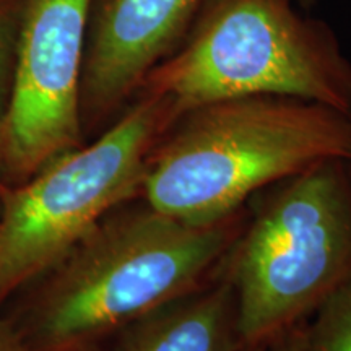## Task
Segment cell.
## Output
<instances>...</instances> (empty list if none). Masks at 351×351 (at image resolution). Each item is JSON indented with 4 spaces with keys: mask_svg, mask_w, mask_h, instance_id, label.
<instances>
[{
    "mask_svg": "<svg viewBox=\"0 0 351 351\" xmlns=\"http://www.w3.org/2000/svg\"><path fill=\"white\" fill-rule=\"evenodd\" d=\"M350 165V171H351V163H348Z\"/></svg>",
    "mask_w": 351,
    "mask_h": 351,
    "instance_id": "17",
    "label": "cell"
},
{
    "mask_svg": "<svg viewBox=\"0 0 351 351\" xmlns=\"http://www.w3.org/2000/svg\"><path fill=\"white\" fill-rule=\"evenodd\" d=\"M0 351H26L12 319L0 315Z\"/></svg>",
    "mask_w": 351,
    "mask_h": 351,
    "instance_id": "11",
    "label": "cell"
},
{
    "mask_svg": "<svg viewBox=\"0 0 351 351\" xmlns=\"http://www.w3.org/2000/svg\"><path fill=\"white\" fill-rule=\"evenodd\" d=\"M241 351H269V345H257V346H244Z\"/></svg>",
    "mask_w": 351,
    "mask_h": 351,
    "instance_id": "14",
    "label": "cell"
},
{
    "mask_svg": "<svg viewBox=\"0 0 351 351\" xmlns=\"http://www.w3.org/2000/svg\"><path fill=\"white\" fill-rule=\"evenodd\" d=\"M111 351H241L234 295L223 271L112 337Z\"/></svg>",
    "mask_w": 351,
    "mask_h": 351,
    "instance_id": "8",
    "label": "cell"
},
{
    "mask_svg": "<svg viewBox=\"0 0 351 351\" xmlns=\"http://www.w3.org/2000/svg\"><path fill=\"white\" fill-rule=\"evenodd\" d=\"M210 0H91L80 116L85 138L129 106L145 78L181 46Z\"/></svg>",
    "mask_w": 351,
    "mask_h": 351,
    "instance_id": "7",
    "label": "cell"
},
{
    "mask_svg": "<svg viewBox=\"0 0 351 351\" xmlns=\"http://www.w3.org/2000/svg\"><path fill=\"white\" fill-rule=\"evenodd\" d=\"M269 351H302V324L289 328L271 340Z\"/></svg>",
    "mask_w": 351,
    "mask_h": 351,
    "instance_id": "12",
    "label": "cell"
},
{
    "mask_svg": "<svg viewBox=\"0 0 351 351\" xmlns=\"http://www.w3.org/2000/svg\"><path fill=\"white\" fill-rule=\"evenodd\" d=\"M328 160L351 163V117L287 96L213 101L182 112L148 156L140 199L189 225H213L245 202Z\"/></svg>",
    "mask_w": 351,
    "mask_h": 351,
    "instance_id": "2",
    "label": "cell"
},
{
    "mask_svg": "<svg viewBox=\"0 0 351 351\" xmlns=\"http://www.w3.org/2000/svg\"><path fill=\"white\" fill-rule=\"evenodd\" d=\"M21 0H0V119L10 98Z\"/></svg>",
    "mask_w": 351,
    "mask_h": 351,
    "instance_id": "10",
    "label": "cell"
},
{
    "mask_svg": "<svg viewBox=\"0 0 351 351\" xmlns=\"http://www.w3.org/2000/svg\"><path fill=\"white\" fill-rule=\"evenodd\" d=\"M319 2H320V0H296L298 7H300L301 10H304V12H311L313 8L319 5Z\"/></svg>",
    "mask_w": 351,
    "mask_h": 351,
    "instance_id": "13",
    "label": "cell"
},
{
    "mask_svg": "<svg viewBox=\"0 0 351 351\" xmlns=\"http://www.w3.org/2000/svg\"><path fill=\"white\" fill-rule=\"evenodd\" d=\"M302 326V351H351V275Z\"/></svg>",
    "mask_w": 351,
    "mask_h": 351,
    "instance_id": "9",
    "label": "cell"
},
{
    "mask_svg": "<svg viewBox=\"0 0 351 351\" xmlns=\"http://www.w3.org/2000/svg\"><path fill=\"white\" fill-rule=\"evenodd\" d=\"M265 191L221 267L243 348L300 326L351 275L348 161H322Z\"/></svg>",
    "mask_w": 351,
    "mask_h": 351,
    "instance_id": "4",
    "label": "cell"
},
{
    "mask_svg": "<svg viewBox=\"0 0 351 351\" xmlns=\"http://www.w3.org/2000/svg\"><path fill=\"white\" fill-rule=\"evenodd\" d=\"M296 5V0H210L181 46L140 90L166 96L178 117L245 96L304 99L351 117V62L339 36Z\"/></svg>",
    "mask_w": 351,
    "mask_h": 351,
    "instance_id": "3",
    "label": "cell"
},
{
    "mask_svg": "<svg viewBox=\"0 0 351 351\" xmlns=\"http://www.w3.org/2000/svg\"><path fill=\"white\" fill-rule=\"evenodd\" d=\"M5 178H3V169H2V163H0V199H2V192L5 189Z\"/></svg>",
    "mask_w": 351,
    "mask_h": 351,
    "instance_id": "15",
    "label": "cell"
},
{
    "mask_svg": "<svg viewBox=\"0 0 351 351\" xmlns=\"http://www.w3.org/2000/svg\"><path fill=\"white\" fill-rule=\"evenodd\" d=\"M91 0H21L15 70L0 119L7 186L86 142L80 116Z\"/></svg>",
    "mask_w": 351,
    "mask_h": 351,
    "instance_id": "6",
    "label": "cell"
},
{
    "mask_svg": "<svg viewBox=\"0 0 351 351\" xmlns=\"http://www.w3.org/2000/svg\"><path fill=\"white\" fill-rule=\"evenodd\" d=\"M243 226V212L197 226L132 200L25 288L8 317L26 351L103 346L132 322L213 280Z\"/></svg>",
    "mask_w": 351,
    "mask_h": 351,
    "instance_id": "1",
    "label": "cell"
},
{
    "mask_svg": "<svg viewBox=\"0 0 351 351\" xmlns=\"http://www.w3.org/2000/svg\"><path fill=\"white\" fill-rule=\"evenodd\" d=\"M80 351H104L103 346H95V348H86V350H80Z\"/></svg>",
    "mask_w": 351,
    "mask_h": 351,
    "instance_id": "16",
    "label": "cell"
},
{
    "mask_svg": "<svg viewBox=\"0 0 351 351\" xmlns=\"http://www.w3.org/2000/svg\"><path fill=\"white\" fill-rule=\"evenodd\" d=\"M140 90L116 121L0 199V306L56 267L112 210L142 195L148 156L176 119Z\"/></svg>",
    "mask_w": 351,
    "mask_h": 351,
    "instance_id": "5",
    "label": "cell"
}]
</instances>
